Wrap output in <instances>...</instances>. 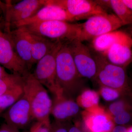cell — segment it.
Returning a JSON list of instances; mask_svg holds the SVG:
<instances>
[{
	"mask_svg": "<svg viewBox=\"0 0 132 132\" xmlns=\"http://www.w3.org/2000/svg\"><path fill=\"white\" fill-rule=\"evenodd\" d=\"M28 32L34 64L37 63L39 60L49 53L60 42L50 40Z\"/></svg>",
	"mask_w": 132,
	"mask_h": 132,
	"instance_id": "e0dca14e",
	"label": "cell"
},
{
	"mask_svg": "<svg viewBox=\"0 0 132 132\" xmlns=\"http://www.w3.org/2000/svg\"><path fill=\"white\" fill-rule=\"evenodd\" d=\"M23 94L22 83L0 95V109L3 111L7 109L20 98Z\"/></svg>",
	"mask_w": 132,
	"mask_h": 132,
	"instance_id": "44dd1931",
	"label": "cell"
},
{
	"mask_svg": "<svg viewBox=\"0 0 132 132\" xmlns=\"http://www.w3.org/2000/svg\"><path fill=\"white\" fill-rule=\"evenodd\" d=\"M66 43L80 76L94 80L97 73V64L90 48L78 39Z\"/></svg>",
	"mask_w": 132,
	"mask_h": 132,
	"instance_id": "52a82bcc",
	"label": "cell"
},
{
	"mask_svg": "<svg viewBox=\"0 0 132 132\" xmlns=\"http://www.w3.org/2000/svg\"><path fill=\"white\" fill-rule=\"evenodd\" d=\"M98 93L91 89L82 90L76 98V101L80 107L88 110L99 106Z\"/></svg>",
	"mask_w": 132,
	"mask_h": 132,
	"instance_id": "d6986e66",
	"label": "cell"
},
{
	"mask_svg": "<svg viewBox=\"0 0 132 132\" xmlns=\"http://www.w3.org/2000/svg\"><path fill=\"white\" fill-rule=\"evenodd\" d=\"M51 114L55 121L68 122L79 112L80 107L75 100L63 96L54 97Z\"/></svg>",
	"mask_w": 132,
	"mask_h": 132,
	"instance_id": "2e32d148",
	"label": "cell"
},
{
	"mask_svg": "<svg viewBox=\"0 0 132 132\" xmlns=\"http://www.w3.org/2000/svg\"><path fill=\"white\" fill-rule=\"evenodd\" d=\"M81 27V24L53 21L24 27L29 32L50 40L68 43L79 40Z\"/></svg>",
	"mask_w": 132,
	"mask_h": 132,
	"instance_id": "3957f363",
	"label": "cell"
},
{
	"mask_svg": "<svg viewBox=\"0 0 132 132\" xmlns=\"http://www.w3.org/2000/svg\"><path fill=\"white\" fill-rule=\"evenodd\" d=\"M125 110V103L121 101H118L112 102L109 106L107 112L112 118Z\"/></svg>",
	"mask_w": 132,
	"mask_h": 132,
	"instance_id": "cb8c5ba5",
	"label": "cell"
},
{
	"mask_svg": "<svg viewBox=\"0 0 132 132\" xmlns=\"http://www.w3.org/2000/svg\"><path fill=\"white\" fill-rule=\"evenodd\" d=\"M52 3L63 8L74 21L88 19L94 15L108 13L95 1L50 0Z\"/></svg>",
	"mask_w": 132,
	"mask_h": 132,
	"instance_id": "9c48e42d",
	"label": "cell"
},
{
	"mask_svg": "<svg viewBox=\"0 0 132 132\" xmlns=\"http://www.w3.org/2000/svg\"><path fill=\"white\" fill-rule=\"evenodd\" d=\"M6 33L9 36L16 54L26 63L29 70L34 63L28 31L22 27Z\"/></svg>",
	"mask_w": 132,
	"mask_h": 132,
	"instance_id": "9a60e30c",
	"label": "cell"
},
{
	"mask_svg": "<svg viewBox=\"0 0 132 132\" xmlns=\"http://www.w3.org/2000/svg\"><path fill=\"white\" fill-rule=\"evenodd\" d=\"M131 119L130 114L125 111L113 118L114 123L119 126L125 125L128 123Z\"/></svg>",
	"mask_w": 132,
	"mask_h": 132,
	"instance_id": "4316f807",
	"label": "cell"
},
{
	"mask_svg": "<svg viewBox=\"0 0 132 132\" xmlns=\"http://www.w3.org/2000/svg\"><path fill=\"white\" fill-rule=\"evenodd\" d=\"M63 43L60 42L49 53L36 63L33 76L53 95L63 96L56 80V56Z\"/></svg>",
	"mask_w": 132,
	"mask_h": 132,
	"instance_id": "277c9868",
	"label": "cell"
},
{
	"mask_svg": "<svg viewBox=\"0 0 132 132\" xmlns=\"http://www.w3.org/2000/svg\"><path fill=\"white\" fill-rule=\"evenodd\" d=\"M127 132H132V126L130 127L127 129Z\"/></svg>",
	"mask_w": 132,
	"mask_h": 132,
	"instance_id": "836d02e7",
	"label": "cell"
},
{
	"mask_svg": "<svg viewBox=\"0 0 132 132\" xmlns=\"http://www.w3.org/2000/svg\"><path fill=\"white\" fill-rule=\"evenodd\" d=\"M88 132H91L88 131Z\"/></svg>",
	"mask_w": 132,
	"mask_h": 132,
	"instance_id": "d590c367",
	"label": "cell"
},
{
	"mask_svg": "<svg viewBox=\"0 0 132 132\" xmlns=\"http://www.w3.org/2000/svg\"><path fill=\"white\" fill-rule=\"evenodd\" d=\"M68 132H85L82 127L79 123L70 124Z\"/></svg>",
	"mask_w": 132,
	"mask_h": 132,
	"instance_id": "f1b7e54d",
	"label": "cell"
},
{
	"mask_svg": "<svg viewBox=\"0 0 132 132\" xmlns=\"http://www.w3.org/2000/svg\"><path fill=\"white\" fill-rule=\"evenodd\" d=\"M112 64L124 68L132 62V37L124 32L123 35L104 54Z\"/></svg>",
	"mask_w": 132,
	"mask_h": 132,
	"instance_id": "5bb4252c",
	"label": "cell"
},
{
	"mask_svg": "<svg viewBox=\"0 0 132 132\" xmlns=\"http://www.w3.org/2000/svg\"><path fill=\"white\" fill-rule=\"evenodd\" d=\"M53 21H62L71 22L74 21L63 8L52 3L50 0H47L46 5L39 10L32 16L16 22L12 27L16 28L31 24Z\"/></svg>",
	"mask_w": 132,
	"mask_h": 132,
	"instance_id": "7c38bea8",
	"label": "cell"
},
{
	"mask_svg": "<svg viewBox=\"0 0 132 132\" xmlns=\"http://www.w3.org/2000/svg\"><path fill=\"white\" fill-rule=\"evenodd\" d=\"M122 1L132 12V0H122Z\"/></svg>",
	"mask_w": 132,
	"mask_h": 132,
	"instance_id": "d6a6232c",
	"label": "cell"
},
{
	"mask_svg": "<svg viewBox=\"0 0 132 132\" xmlns=\"http://www.w3.org/2000/svg\"><path fill=\"white\" fill-rule=\"evenodd\" d=\"M22 87L24 95L30 104L34 119L50 122V116L53 101L46 88L30 72L23 76Z\"/></svg>",
	"mask_w": 132,
	"mask_h": 132,
	"instance_id": "7a4b0ae2",
	"label": "cell"
},
{
	"mask_svg": "<svg viewBox=\"0 0 132 132\" xmlns=\"http://www.w3.org/2000/svg\"><path fill=\"white\" fill-rule=\"evenodd\" d=\"M112 132H127V129L122 126L114 127Z\"/></svg>",
	"mask_w": 132,
	"mask_h": 132,
	"instance_id": "f546056e",
	"label": "cell"
},
{
	"mask_svg": "<svg viewBox=\"0 0 132 132\" xmlns=\"http://www.w3.org/2000/svg\"><path fill=\"white\" fill-rule=\"evenodd\" d=\"M81 25L79 40L82 42L92 41L105 34L118 30L123 26L119 19L113 13L94 15Z\"/></svg>",
	"mask_w": 132,
	"mask_h": 132,
	"instance_id": "5b68a950",
	"label": "cell"
},
{
	"mask_svg": "<svg viewBox=\"0 0 132 132\" xmlns=\"http://www.w3.org/2000/svg\"><path fill=\"white\" fill-rule=\"evenodd\" d=\"M23 77L14 73H9L3 78H0V95L22 84Z\"/></svg>",
	"mask_w": 132,
	"mask_h": 132,
	"instance_id": "7402d4cb",
	"label": "cell"
},
{
	"mask_svg": "<svg viewBox=\"0 0 132 132\" xmlns=\"http://www.w3.org/2000/svg\"><path fill=\"white\" fill-rule=\"evenodd\" d=\"M9 74L6 71L4 67L0 65V78L5 77Z\"/></svg>",
	"mask_w": 132,
	"mask_h": 132,
	"instance_id": "4dcf8cb0",
	"label": "cell"
},
{
	"mask_svg": "<svg viewBox=\"0 0 132 132\" xmlns=\"http://www.w3.org/2000/svg\"><path fill=\"white\" fill-rule=\"evenodd\" d=\"M99 93L103 99L106 101H115L120 96L118 90L104 86H100Z\"/></svg>",
	"mask_w": 132,
	"mask_h": 132,
	"instance_id": "603a6c76",
	"label": "cell"
},
{
	"mask_svg": "<svg viewBox=\"0 0 132 132\" xmlns=\"http://www.w3.org/2000/svg\"><path fill=\"white\" fill-rule=\"evenodd\" d=\"M3 117L5 123L20 131L28 127L34 119L30 104L24 94L7 109Z\"/></svg>",
	"mask_w": 132,
	"mask_h": 132,
	"instance_id": "8fae6325",
	"label": "cell"
},
{
	"mask_svg": "<svg viewBox=\"0 0 132 132\" xmlns=\"http://www.w3.org/2000/svg\"><path fill=\"white\" fill-rule=\"evenodd\" d=\"M47 0H24L13 4L6 1L5 12L6 32L10 31L15 23L32 16L38 10L46 5Z\"/></svg>",
	"mask_w": 132,
	"mask_h": 132,
	"instance_id": "ba28073f",
	"label": "cell"
},
{
	"mask_svg": "<svg viewBox=\"0 0 132 132\" xmlns=\"http://www.w3.org/2000/svg\"><path fill=\"white\" fill-rule=\"evenodd\" d=\"M110 7L123 26L132 24V12L122 0H110Z\"/></svg>",
	"mask_w": 132,
	"mask_h": 132,
	"instance_id": "ffe728a7",
	"label": "cell"
},
{
	"mask_svg": "<svg viewBox=\"0 0 132 132\" xmlns=\"http://www.w3.org/2000/svg\"><path fill=\"white\" fill-rule=\"evenodd\" d=\"M51 126L50 122L36 121L28 132H50Z\"/></svg>",
	"mask_w": 132,
	"mask_h": 132,
	"instance_id": "d4e9b609",
	"label": "cell"
},
{
	"mask_svg": "<svg viewBox=\"0 0 132 132\" xmlns=\"http://www.w3.org/2000/svg\"><path fill=\"white\" fill-rule=\"evenodd\" d=\"M70 124L69 121L60 122L55 121L51 123L50 132H68Z\"/></svg>",
	"mask_w": 132,
	"mask_h": 132,
	"instance_id": "484cf974",
	"label": "cell"
},
{
	"mask_svg": "<svg viewBox=\"0 0 132 132\" xmlns=\"http://www.w3.org/2000/svg\"><path fill=\"white\" fill-rule=\"evenodd\" d=\"M85 127L91 132H112L114 126L113 118L99 106L82 113Z\"/></svg>",
	"mask_w": 132,
	"mask_h": 132,
	"instance_id": "4fadbf2b",
	"label": "cell"
},
{
	"mask_svg": "<svg viewBox=\"0 0 132 132\" xmlns=\"http://www.w3.org/2000/svg\"><path fill=\"white\" fill-rule=\"evenodd\" d=\"M124 32L116 30L94 38L91 41L93 49L97 53L104 54L121 37Z\"/></svg>",
	"mask_w": 132,
	"mask_h": 132,
	"instance_id": "ac0fdd59",
	"label": "cell"
},
{
	"mask_svg": "<svg viewBox=\"0 0 132 132\" xmlns=\"http://www.w3.org/2000/svg\"><path fill=\"white\" fill-rule=\"evenodd\" d=\"M0 65L12 73L25 76L29 72L26 63L17 54L9 36L0 29Z\"/></svg>",
	"mask_w": 132,
	"mask_h": 132,
	"instance_id": "30bf717a",
	"label": "cell"
},
{
	"mask_svg": "<svg viewBox=\"0 0 132 132\" xmlns=\"http://www.w3.org/2000/svg\"><path fill=\"white\" fill-rule=\"evenodd\" d=\"M5 9H6V4L0 1V18H1V15L2 14L4 13L5 14Z\"/></svg>",
	"mask_w": 132,
	"mask_h": 132,
	"instance_id": "1f68e13d",
	"label": "cell"
},
{
	"mask_svg": "<svg viewBox=\"0 0 132 132\" xmlns=\"http://www.w3.org/2000/svg\"><path fill=\"white\" fill-rule=\"evenodd\" d=\"M92 53L97 66L94 80L100 86L118 90L123 87L127 80L124 68L112 64L102 54L96 52Z\"/></svg>",
	"mask_w": 132,
	"mask_h": 132,
	"instance_id": "8992f818",
	"label": "cell"
},
{
	"mask_svg": "<svg viewBox=\"0 0 132 132\" xmlns=\"http://www.w3.org/2000/svg\"><path fill=\"white\" fill-rule=\"evenodd\" d=\"M0 132H22L20 130H17L14 128L4 123L0 127Z\"/></svg>",
	"mask_w": 132,
	"mask_h": 132,
	"instance_id": "83f0119b",
	"label": "cell"
},
{
	"mask_svg": "<svg viewBox=\"0 0 132 132\" xmlns=\"http://www.w3.org/2000/svg\"><path fill=\"white\" fill-rule=\"evenodd\" d=\"M3 111V110H2V109H0V113H1Z\"/></svg>",
	"mask_w": 132,
	"mask_h": 132,
	"instance_id": "e575fe53",
	"label": "cell"
},
{
	"mask_svg": "<svg viewBox=\"0 0 132 132\" xmlns=\"http://www.w3.org/2000/svg\"><path fill=\"white\" fill-rule=\"evenodd\" d=\"M56 80L62 95L75 100L83 89V78L78 73L68 46L63 43L56 56Z\"/></svg>",
	"mask_w": 132,
	"mask_h": 132,
	"instance_id": "6da1fadb",
	"label": "cell"
}]
</instances>
